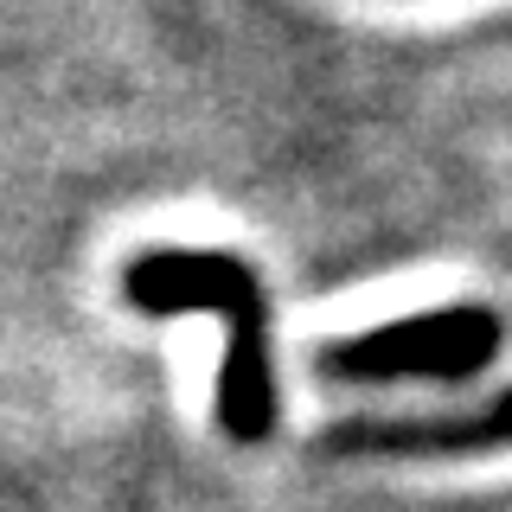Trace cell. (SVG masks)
<instances>
[{
  "label": "cell",
  "mask_w": 512,
  "mask_h": 512,
  "mask_svg": "<svg viewBox=\"0 0 512 512\" xmlns=\"http://www.w3.org/2000/svg\"><path fill=\"white\" fill-rule=\"evenodd\" d=\"M128 301L141 314H218L231 327L218 372V423L231 442H263L276 429V352H269V295L256 269L231 250H141L128 263Z\"/></svg>",
  "instance_id": "1"
},
{
  "label": "cell",
  "mask_w": 512,
  "mask_h": 512,
  "mask_svg": "<svg viewBox=\"0 0 512 512\" xmlns=\"http://www.w3.org/2000/svg\"><path fill=\"white\" fill-rule=\"evenodd\" d=\"M506 327L480 301H455V308L416 314V320H384V327L359 333V340H333L320 352L327 378H359V384H397V378H436L461 384L500 352Z\"/></svg>",
  "instance_id": "2"
},
{
  "label": "cell",
  "mask_w": 512,
  "mask_h": 512,
  "mask_svg": "<svg viewBox=\"0 0 512 512\" xmlns=\"http://www.w3.org/2000/svg\"><path fill=\"white\" fill-rule=\"evenodd\" d=\"M512 442V391L461 416H416V423H359L340 429L333 448H359V455H468V448H500Z\"/></svg>",
  "instance_id": "3"
}]
</instances>
